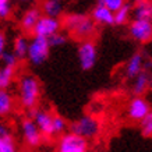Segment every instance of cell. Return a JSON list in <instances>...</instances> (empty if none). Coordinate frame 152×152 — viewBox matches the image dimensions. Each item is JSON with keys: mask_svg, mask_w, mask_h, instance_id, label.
Masks as SVG:
<instances>
[{"mask_svg": "<svg viewBox=\"0 0 152 152\" xmlns=\"http://www.w3.org/2000/svg\"><path fill=\"white\" fill-rule=\"evenodd\" d=\"M41 83L32 74H23L17 81V96L20 106L25 110H32L41 101Z\"/></svg>", "mask_w": 152, "mask_h": 152, "instance_id": "6da1fadb", "label": "cell"}, {"mask_svg": "<svg viewBox=\"0 0 152 152\" xmlns=\"http://www.w3.org/2000/svg\"><path fill=\"white\" fill-rule=\"evenodd\" d=\"M61 23L66 32L78 41L92 38L96 31V27H95L96 23L92 20L91 15L88 17L84 14H69L61 20Z\"/></svg>", "mask_w": 152, "mask_h": 152, "instance_id": "7a4b0ae2", "label": "cell"}, {"mask_svg": "<svg viewBox=\"0 0 152 152\" xmlns=\"http://www.w3.org/2000/svg\"><path fill=\"white\" fill-rule=\"evenodd\" d=\"M50 48L52 45L49 42V38L32 35V38L29 39V49H28L27 56L28 63L31 66H35V67L43 64L49 57Z\"/></svg>", "mask_w": 152, "mask_h": 152, "instance_id": "3957f363", "label": "cell"}, {"mask_svg": "<svg viewBox=\"0 0 152 152\" xmlns=\"http://www.w3.org/2000/svg\"><path fill=\"white\" fill-rule=\"evenodd\" d=\"M20 133H21V140L28 148H38L43 142V134L39 130L38 124L32 117H24L20 123Z\"/></svg>", "mask_w": 152, "mask_h": 152, "instance_id": "277c9868", "label": "cell"}, {"mask_svg": "<svg viewBox=\"0 0 152 152\" xmlns=\"http://www.w3.org/2000/svg\"><path fill=\"white\" fill-rule=\"evenodd\" d=\"M56 148L59 152H87L89 145L87 138L70 130L69 133H64L59 137Z\"/></svg>", "mask_w": 152, "mask_h": 152, "instance_id": "5b68a950", "label": "cell"}, {"mask_svg": "<svg viewBox=\"0 0 152 152\" xmlns=\"http://www.w3.org/2000/svg\"><path fill=\"white\" fill-rule=\"evenodd\" d=\"M70 130L74 133L80 134L81 137L89 140H94L95 137H98V134L101 131V123L98 121V119H95L91 115L81 116L78 120H75L71 123Z\"/></svg>", "mask_w": 152, "mask_h": 152, "instance_id": "8992f818", "label": "cell"}, {"mask_svg": "<svg viewBox=\"0 0 152 152\" xmlns=\"http://www.w3.org/2000/svg\"><path fill=\"white\" fill-rule=\"evenodd\" d=\"M78 63L83 71H89L94 69L98 60V48L91 39H84L77 48Z\"/></svg>", "mask_w": 152, "mask_h": 152, "instance_id": "52a82bcc", "label": "cell"}, {"mask_svg": "<svg viewBox=\"0 0 152 152\" xmlns=\"http://www.w3.org/2000/svg\"><path fill=\"white\" fill-rule=\"evenodd\" d=\"M129 35L138 43H149L152 41V21L133 18L129 23Z\"/></svg>", "mask_w": 152, "mask_h": 152, "instance_id": "ba28073f", "label": "cell"}, {"mask_svg": "<svg viewBox=\"0 0 152 152\" xmlns=\"http://www.w3.org/2000/svg\"><path fill=\"white\" fill-rule=\"evenodd\" d=\"M29 115L35 120V123L42 131L45 140H52L55 137V134H53V117H55V115L50 110L41 109V107L37 106L35 109L29 110Z\"/></svg>", "mask_w": 152, "mask_h": 152, "instance_id": "9c48e42d", "label": "cell"}, {"mask_svg": "<svg viewBox=\"0 0 152 152\" xmlns=\"http://www.w3.org/2000/svg\"><path fill=\"white\" fill-rule=\"evenodd\" d=\"M151 110L152 109L149 102L142 98V95H134V98L127 105V117L130 121L140 123Z\"/></svg>", "mask_w": 152, "mask_h": 152, "instance_id": "30bf717a", "label": "cell"}, {"mask_svg": "<svg viewBox=\"0 0 152 152\" xmlns=\"http://www.w3.org/2000/svg\"><path fill=\"white\" fill-rule=\"evenodd\" d=\"M61 28H63V23L57 17H50V15L42 14V17L39 18V21H38L35 28H34L32 35L49 38L53 34L59 32Z\"/></svg>", "mask_w": 152, "mask_h": 152, "instance_id": "8fae6325", "label": "cell"}, {"mask_svg": "<svg viewBox=\"0 0 152 152\" xmlns=\"http://www.w3.org/2000/svg\"><path fill=\"white\" fill-rule=\"evenodd\" d=\"M91 17L96 23V25H102V27L115 25V11L101 3L94 6V9L91 10Z\"/></svg>", "mask_w": 152, "mask_h": 152, "instance_id": "7c38bea8", "label": "cell"}, {"mask_svg": "<svg viewBox=\"0 0 152 152\" xmlns=\"http://www.w3.org/2000/svg\"><path fill=\"white\" fill-rule=\"evenodd\" d=\"M145 66V57H144L142 52H135L134 55H131L127 63L124 64V70L123 74L127 80H134L144 70Z\"/></svg>", "mask_w": 152, "mask_h": 152, "instance_id": "4fadbf2b", "label": "cell"}, {"mask_svg": "<svg viewBox=\"0 0 152 152\" xmlns=\"http://www.w3.org/2000/svg\"><path fill=\"white\" fill-rule=\"evenodd\" d=\"M42 10L41 7H29L23 13L21 18H20V28L24 34H32L34 28L42 17Z\"/></svg>", "mask_w": 152, "mask_h": 152, "instance_id": "5bb4252c", "label": "cell"}, {"mask_svg": "<svg viewBox=\"0 0 152 152\" xmlns=\"http://www.w3.org/2000/svg\"><path fill=\"white\" fill-rule=\"evenodd\" d=\"M152 81V75H151V70L144 69L141 73L134 78L133 87H131V91H133L134 95H142L148 91V88L151 85Z\"/></svg>", "mask_w": 152, "mask_h": 152, "instance_id": "9a60e30c", "label": "cell"}, {"mask_svg": "<svg viewBox=\"0 0 152 152\" xmlns=\"http://www.w3.org/2000/svg\"><path fill=\"white\" fill-rule=\"evenodd\" d=\"M17 142L9 127L4 124L0 126V152H15Z\"/></svg>", "mask_w": 152, "mask_h": 152, "instance_id": "2e32d148", "label": "cell"}, {"mask_svg": "<svg viewBox=\"0 0 152 152\" xmlns=\"http://www.w3.org/2000/svg\"><path fill=\"white\" fill-rule=\"evenodd\" d=\"M133 18L152 21V0H142L135 3L133 6Z\"/></svg>", "mask_w": 152, "mask_h": 152, "instance_id": "e0dca14e", "label": "cell"}, {"mask_svg": "<svg viewBox=\"0 0 152 152\" xmlns=\"http://www.w3.org/2000/svg\"><path fill=\"white\" fill-rule=\"evenodd\" d=\"M41 10L45 15L50 17H57L63 14V1L61 0H42Z\"/></svg>", "mask_w": 152, "mask_h": 152, "instance_id": "ac0fdd59", "label": "cell"}, {"mask_svg": "<svg viewBox=\"0 0 152 152\" xmlns=\"http://www.w3.org/2000/svg\"><path fill=\"white\" fill-rule=\"evenodd\" d=\"M28 49H29V39H28L25 35H18V37L14 38L13 49H11V50L15 53V56H17L20 60L27 59Z\"/></svg>", "mask_w": 152, "mask_h": 152, "instance_id": "d6986e66", "label": "cell"}, {"mask_svg": "<svg viewBox=\"0 0 152 152\" xmlns=\"http://www.w3.org/2000/svg\"><path fill=\"white\" fill-rule=\"evenodd\" d=\"M133 3H126L115 11V25H126L133 18Z\"/></svg>", "mask_w": 152, "mask_h": 152, "instance_id": "ffe728a7", "label": "cell"}, {"mask_svg": "<svg viewBox=\"0 0 152 152\" xmlns=\"http://www.w3.org/2000/svg\"><path fill=\"white\" fill-rule=\"evenodd\" d=\"M15 70H17V67L3 64V67L0 69V89H9L13 85Z\"/></svg>", "mask_w": 152, "mask_h": 152, "instance_id": "44dd1931", "label": "cell"}, {"mask_svg": "<svg viewBox=\"0 0 152 152\" xmlns=\"http://www.w3.org/2000/svg\"><path fill=\"white\" fill-rule=\"evenodd\" d=\"M14 109V99L13 95L7 91V89H1L0 91V116H7L10 115Z\"/></svg>", "mask_w": 152, "mask_h": 152, "instance_id": "7402d4cb", "label": "cell"}, {"mask_svg": "<svg viewBox=\"0 0 152 152\" xmlns=\"http://www.w3.org/2000/svg\"><path fill=\"white\" fill-rule=\"evenodd\" d=\"M67 127H69L67 121H66L61 116L55 115V117H53V134H55V137L63 135V134L66 133Z\"/></svg>", "mask_w": 152, "mask_h": 152, "instance_id": "603a6c76", "label": "cell"}, {"mask_svg": "<svg viewBox=\"0 0 152 152\" xmlns=\"http://www.w3.org/2000/svg\"><path fill=\"white\" fill-rule=\"evenodd\" d=\"M140 131L147 138L152 137V110L140 121Z\"/></svg>", "mask_w": 152, "mask_h": 152, "instance_id": "cb8c5ba5", "label": "cell"}, {"mask_svg": "<svg viewBox=\"0 0 152 152\" xmlns=\"http://www.w3.org/2000/svg\"><path fill=\"white\" fill-rule=\"evenodd\" d=\"M0 59H1V63L4 66H13V67H17L18 66L20 59L15 56L13 50H3L0 52Z\"/></svg>", "mask_w": 152, "mask_h": 152, "instance_id": "d4e9b609", "label": "cell"}, {"mask_svg": "<svg viewBox=\"0 0 152 152\" xmlns=\"http://www.w3.org/2000/svg\"><path fill=\"white\" fill-rule=\"evenodd\" d=\"M11 11H13L11 0H0V18L7 20L11 15Z\"/></svg>", "mask_w": 152, "mask_h": 152, "instance_id": "484cf974", "label": "cell"}, {"mask_svg": "<svg viewBox=\"0 0 152 152\" xmlns=\"http://www.w3.org/2000/svg\"><path fill=\"white\" fill-rule=\"evenodd\" d=\"M49 42H50L52 48L63 46V45H66V42H67V35L63 34L61 31H59V32L53 34L52 37H49Z\"/></svg>", "mask_w": 152, "mask_h": 152, "instance_id": "4316f807", "label": "cell"}, {"mask_svg": "<svg viewBox=\"0 0 152 152\" xmlns=\"http://www.w3.org/2000/svg\"><path fill=\"white\" fill-rule=\"evenodd\" d=\"M96 1L98 3H101V4H105L106 7L112 9L113 11L119 10L121 6L127 3V0H96Z\"/></svg>", "mask_w": 152, "mask_h": 152, "instance_id": "83f0119b", "label": "cell"}, {"mask_svg": "<svg viewBox=\"0 0 152 152\" xmlns=\"http://www.w3.org/2000/svg\"><path fill=\"white\" fill-rule=\"evenodd\" d=\"M6 48H7V38L4 32H1L0 34V52L6 50Z\"/></svg>", "mask_w": 152, "mask_h": 152, "instance_id": "f1b7e54d", "label": "cell"}, {"mask_svg": "<svg viewBox=\"0 0 152 152\" xmlns=\"http://www.w3.org/2000/svg\"><path fill=\"white\" fill-rule=\"evenodd\" d=\"M130 3H133V4H135V3H138V1H142V0H129Z\"/></svg>", "mask_w": 152, "mask_h": 152, "instance_id": "f546056e", "label": "cell"}, {"mask_svg": "<svg viewBox=\"0 0 152 152\" xmlns=\"http://www.w3.org/2000/svg\"><path fill=\"white\" fill-rule=\"evenodd\" d=\"M20 3H28V1H32V0H17Z\"/></svg>", "mask_w": 152, "mask_h": 152, "instance_id": "4dcf8cb0", "label": "cell"}, {"mask_svg": "<svg viewBox=\"0 0 152 152\" xmlns=\"http://www.w3.org/2000/svg\"><path fill=\"white\" fill-rule=\"evenodd\" d=\"M61 1H64V0H61Z\"/></svg>", "mask_w": 152, "mask_h": 152, "instance_id": "1f68e13d", "label": "cell"}]
</instances>
